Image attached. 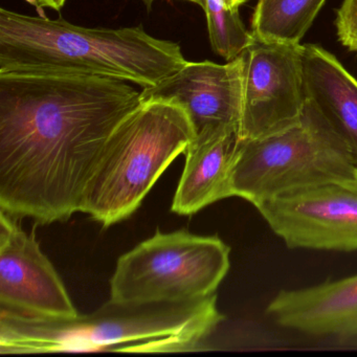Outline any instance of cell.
Here are the masks:
<instances>
[{
	"label": "cell",
	"instance_id": "obj_1",
	"mask_svg": "<svg viewBox=\"0 0 357 357\" xmlns=\"http://www.w3.org/2000/svg\"><path fill=\"white\" fill-rule=\"evenodd\" d=\"M126 81L0 74V208L41 225L81 212L116 127L141 105Z\"/></svg>",
	"mask_w": 357,
	"mask_h": 357
},
{
	"label": "cell",
	"instance_id": "obj_2",
	"mask_svg": "<svg viewBox=\"0 0 357 357\" xmlns=\"http://www.w3.org/2000/svg\"><path fill=\"white\" fill-rule=\"evenodd\" d=\"M225 315L217 294L183 302L110 298L89 314L45 317L0 307V353H177L194 351Z\"/></svg>",
	"mask_w": 357,
	"mask_h": 357
},
{
	"label": "cell",
	"instance_id": "obj_3",
	"mask_svg": "<svg viewBox=\"0 0 357 357\" xmlns=\"http://www.w3.org/2000/svg\"><path fill=\"white\" fill-rule=\"evenodd\" d=\"M187 63L177 43L142 26L85 28L0 10V74L105 77L144 89Z\"/></svg>",
	"mask_w": 357,
	"mask_h": 357
},
{
	"label": "cell",
	"instance_id": "obj_4",
	"mask_svg": "<svg viewBox=\"0 0 357 357\" xmlns=\"http://www.w3.org/2000/svg\"><path fill=\"white\" fill-rule=\"evenodd\" d=\"M194 137L181 106L142 102L108 139L85 190L81 212L104 227L128 218Z\"/></svg>",
	"mask_w": 357,
	"mask_h": 357
},
{
	"label": "cell",
	"instance_id": "obj_5",
	"mask_svg": "<svg viewBox=\"0 0 357 357\" xmlns=\"http://www.w3.org/2000/svg\"><path fill=\"white\" fill-rule=\"evenodd\" d=\"M356 176L348 146L307 100L300 120L291 126L240 141L231 183L234 196L255 206L278 196Z\"/></svg>",
	"mask_w": 357,
	"mask_h": 357
},
{
	"label": "cell",
	"instance_id": "obj_6",
	"mask_svg": "<svg viewBox=\"0 0 357 357\" xmlns=\"http://www.w3.org/2000/svg\"><path fill=\"white\" fill-rule=\"evenodd\" d=\"M229 252L217 236L158 231L120 257L110 280V298L183 302L212 296L229 273Z\"/></svg>",
	"mask_w": 357,
	"mask_h": 357
},
{
	"label": "cell",
	"instance_id": "obj_7",
	"mask_svg": "<svg viewBox=\"0 0 357 357\" xmlns=\"http://www.w3.org/2000/svg\"><path fill=\"white\" fill-rule=\"evenodd\" d=\"M240 58V139L265 137L298 122L308 100L304 45L255 39Z\"/></svg>",
	"mask_w": 357,
	"mask_h": 357
},
{
	"label": "cell",
	"instance_id": "obj_8",
	"mask_svg": "<svg viewBox=\"0 0 357 357\" xmlns=\"http://www.w3.org/2000/svg\"><path fill=\"white\" fill-rule=\"evenodd\" d=\"M255 208L292 250H357V176L278 196Z\"/></svg>",
	"mask_w": 357,
	"mask_h": 357
},
{
	"label": "cell",
	"instance_id": "obj_9",
	"mask_svg": "<svg viewBox=\"0 0 357 357\" xmlns=\"http://www.w3.org/2000/svg\"><path fill=\"white\" fill-rule=\"evenodd\" d=\"M0 211V307L45 317L78 315L51 261L34 234Z\"/></svg>",
	"mask_w": 357,
	"mask_h": 357
},
{
	"label": "cell",
	"instance_id": "obj_10",
	"mask_svg": "<svg viewBox=\"0 0 357 357\" xmlns=\"http://www.w3.org/2000/svg\"><path fill=\"white\" fill-rule=\"evenodd\" d=\"M141 101L181 106L195 135L221 128L239 130L242 114V61L189 62L158 84L141 91Z\"/></svg>",
	"mask_w": 357,
	"mask_h": 357
},
{
	"label": "cell",
	"instance_id": "obj_11",
	"mask_svg": "<svg viewBox=\"0 0 357 357\" xmlns=\"http://www.w3.org/2000/svg\"><path fill=\"white\" fill-rule=\"evenodd\" d=\"M266 313L281 327L306 335L357 340V273L281 290L267 305Z\"/></svg>",
	"mask_w": 357,
	"mask_h": 357
},
{
	"label": "cell",
	"instance_id": "obj_12",
	"mask_svg": "<svg viewBox=\"0 0 357 357\" xmlns=\"http://www.w3.org/2000/svg\"><path fill=\"white\" fill-rule=\"evenodd\" d=\"M239 130L221 128L195 135L185 151V164L175 192L172 212L196 214L233 197V171L240 147Z\"/></svg>",
	"mask_w": 357,
	"mask_h": 357
},
{
	"label": "cell",
	"instance_id": "obj_13",
	"mask_svg": "<svg viewBox=\"0 0 357 357\" xmlns=\"http://www.w3.org/2000/svg\"><path fill=\"white\" fill-rule=\"evenodd\" d=\"M307 99L348 146L357 167V80L340 60L314 45H304Z\"/></svg>",
	"mask_w": 357,
	"mask_h": 357
},
{
	"label": "cell",
	"instance_id": "obj_14",
	"mask_svg": "<svg viewBox=\"0 0 357 357\" xmlns=\"http://www.w3.org/2000/svg\"><path fill=\"white\" fill-rule=\"evenodd\" d=\"M326 0H258L252 17L255 38L301 43Z\"/></svg>",
	"mask_w": 357,
	"mask_h": 357
},
{
	"label": "cell",
	"instance_id": "obj_15",
	"mask_svg": "<svg viewBox=\"0 0 357 357\" xmlns=\"http://www.w3.org/2000/svg\"><path fill=\"white\" fill-rule=\"evenodd\" d=\"M208 39L215 54L227 61L239 57L255 41L252 31L246 29L239 7L231 0L204 1Z\"/></svg>",
	"mask_w": 357,
	"mask_h": 357
},
{
	"label": "cell",
	"instance_id": "obj_16",
	"mask_svg": "<svg viewBox=\"0 0 357 357\" xmlns=\"http://www.w3.org/2000/svg\"><path fill=\"white\" fill-rule=\"evenodd\" d=\"M335 29L340 45L357 53V0H342L336 11Z\"/></svg>",
	"mask_w": 357,
	"mask_h": 357
},
{
	"label": "cell",
	"instance_id": "obj_17",
	"mask_svg": "<svg viewBox=\"0 0 357 357\" xmlns=\"http://www.w3.org/2000/svg\"><path fill=\"white\" fill-rule=\"evenodd\" d=\"M26 3L34 6L38 11L50 8L54 11H60L66 5V0H26Z\"/></svg>",
	"mask_w": 357,
	"mask_h": 357
},
{
	"label": "cell",
	"instance_id": "obj_18",
	"mask_svg": "<svg viewBox=\"0 0 357 357\" xmlns=\"http://www.w3.org/2000/svg\"><path fill=\"white\" fill-rule=\"evenodd\" d=\"M144 1H145V3H147V5L150 7V6L153 3L154 0H144ZM185 1H190V3H196V5L200 6V7L204 9V1H206V0H185Z\"/></svg>",
	"mask_w": 357,
	"mask_h": 357
},
{
	"label": "cell",
	"instance_id": "obj_19",
	"mask_svg": "<svg viewBox=\"0 0 357 357\" xmlns=\"http://www.w3.org/2000/svg\"><path fill=\"white\" fill-rule=\"evenodd\" d=\"M248 0H231V3L233 5L237 6V7L240 8V6L244 5V3H248Z\"/></svg>",
	"mask_w": 357,
	"mask_h": 357
}]
</instances>
